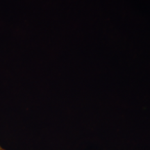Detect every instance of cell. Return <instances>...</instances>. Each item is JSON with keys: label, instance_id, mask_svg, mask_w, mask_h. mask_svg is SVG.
Masks as SVG:
<instances>
[{"label": "cell", "instance_id": "1", "mask_svg": "<svg viewBox=\"0 0 150 150\" xmlns=\"http://www.w3.org/2000/svg\"><path fill=\"white\" fill-rule=\"evenodd\" d=\"M0 150H4V149H3L2 147H1V145H0Z\"/></svg>", "mask_w": 150, "mask_h": 150}]
</instances>
